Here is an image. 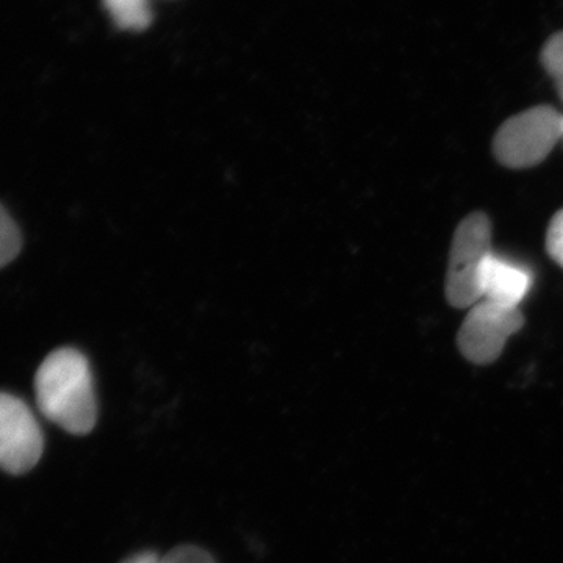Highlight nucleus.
<instances>
[{
	"mask_svg": "<svg viewBox=\"0 0 563 563\" xmlns=\"http://www.w3.org/2000/svg\"><path fill=\"white\" fill-rule=\"evenodd\" d=\"M532 287V274L517 265L492 254L485 258L479 273V292L483 301L504 307H518Z\"/></svg>",
	"mask_w": 563,
	"mask_h": 563,
	"instance_id": "423d86ee",
	"label": "nucleus"
},
{
	"mask_svg": "<svg viewBox=\"0 0 563 563\" xmlns=\"http://www.w3.org/2000/svg\"><path fill=\"white\" fill-rule=\"evenodd\" d=\"M22 235L16 222L5 207L0 206V269L10 265L20 255Z\"/></svg>",
	"mask_w": 563,
	"mask_h": 563,
	"instance_id": "6e6552de",
	"label": "nucleus"
},
{
	"mask_svg": "<svg viewBox=\"0 0 563 563\" xmlns=\"http://www.w3.org/2000/svg\"><path fill=\"white\" fill-rule=\"evenodd\" d=\"M118 29L125 32H143L152 24L151 0H102Z\"/></svg>",
	"mask_w": 563,
	"mask_h": 563,
	"instance_id": "0eeeda50",
	"label": "nucleus"
},
{
	"mask_svg": "<svg viewBox=\"0 0 563 563\" xmlns=\"http://www.w3.org/2000/svg\"><path fill=\"white\" fill-rule=\"evenodd\" d=\"M562 133H563V114H562Z\"/></svg>",
	"mask_w": 563,
	"mask_h": 563,
	"instance_id": "ddd939ff",
	"label": "nucleus"
},
{
	"mask_svg": "<svg viewBox=\"0 0 563 563\" xmlns=\"http://www.w3.org/2000/svg\"><path fill=\"white\" fill-rule=\"evenodd\" d=\"M523 325L520 307H504L481 299L462 322L457 333L459 351L466 361L488 365L503 354L507 340Z\"/></svg>",
	"mask_w": 563,
	"mask_h": 563,
	"instance_id": "20e7f679",
	"label": "nucleus"
},
{
	"mask_svg": "<svg viewBox=\"0 0 563 563\" xmlns=\"http://www.w3.org/2000/svg\"><path fill=\"white\" fill-rule=\"evenodd\" d=\"M44 451V435L31 407L0 391V470L14 476L35 468Z\"/></svg>",
	"mask_w": 563,
	"mask_h": 563,
	"instance_id": "39448f33",
	"label": "nucleus"
},
{
	"mask_svg": "<svg viewBox=\"0 0 563 563\" xmlns=\"http://www.w3.org/2000/svg\"><path fill=\"white\" fill-rule=\"evenodd\" d=\"M547 251L550 257L563 268V209L554 214L548 228Z\"/></svg>",
	"mask_w": 563,
	"mask_h": 563,
	"instance_id": "9d476101",
	"label": "nucleus"
},
{
	"mask_svg": "<svg viewBox=\"0 0 563 563\" xmlns=\"http://www.w3.org/2000/svg\"><path fill=\"white\" fill-rule=\"evenodd\" d=\"M492 254V224L483 211L468 214L455 229L446 273V299L455 309L481 301L479 273Z\"/></svg>",
	"mask_w": 563,
	"mask_h": 563,
	"instance_id": "7ed1b4c3",
	"label": "nucleus"
},
{
	"mask_svg": "<svg viewBox=\"0 0 563 563\" xmlns=\"http://www.w3.org/2000/svg\"><path fill=\"white\" fill-rule=\"evenodd\" d=\"M562 139V114L553 107H533L504 122L493 140V154L507 168H531Z\"/></svg>",
	"mask_w": 563,
	"mask_h": 563,
	"instance_id": "f03ea898",
	"label": "nucleus"
},
{
	"mask_svg": "<svg viewBox=\"0 0 563 563\" xmlns=\"http://www.w3.org/2000/svg\"><path fill=\"white\" fill-rule=\"evenodd\" d=\"M542 63L563 101V32L555 33L547 41L542 51Z\"/></svg>",
	"mask_w": 563,
	"mask_h": 563,
	"instance_id": "1a4fd4ad",
	"label": "nucleus"
},
{
	"mask_svg": "<svg viewBox=\"0 0 563 563\" xmlns=\"http://www.w3.org/2000/svg\"><path fill=\"white\" fill-rule=\"evenodd\" d=\"M162 563H214L207 551L198 547H179L163 555Z\"/></svg>",
	"mask_w": 563,
	"mask_h": 563,
	"instance_id": "9b49d317",
	"label": "nucleus"
},
{
	"mask_svg": "<svg viewBox=\"0 0 563 563\" xmlns=\"http://www.w3.org/2000/svg\"><path fill=\"white\" fill-rule=\"evenodd\" d=\"M41 413L73 435H87L98 421L90 363L80 351L62 347L41 363L35 377Z\"/></svg>",
	"mask_w": 563,
	"mask_h": 563,
	"instance_id": "f257e3e1",
	"label": "nucleus"
},
{
	"mask_svg": "<svg viewBox=\"0 0 563 563\" xmlns=\"http://www.w3.org/2000/svg\"><path fill=\"white\" fill-rule=\"evenodd\" d=\"M122 563H162V558L157 553L146 551V553L132 555V558H129L128 561Z\"/></svg>",
	"mask_w": 563,
	"mask_h": 563,
	"instance_id": "f8f14e48",
	"label": "nucleus"
}]
</instances>
